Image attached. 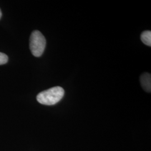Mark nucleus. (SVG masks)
<instances>
[{
  "instance_id": "obj_2",
  "label": "nucleus",
  "mask_w": 151,
  "mask_h": 151,
  "mask_svg": "<svg viewBox=\"0 0 151 151\" xmlns=\"http://www.w3.org/2000/svg\"><path fill=\"white\" fill-rule=\"evenodd\" d=\"M29 45L32 55L37 57H40L45 48V38L39 31L34 30L30 35Z\"/></svg>"
},
{
  "instance_id": "obj_4",
  "label": "nucleus",
  "mask_w": 151,
  "mask_h": 151,
  "mask_svg": "<svg viewBox=\"0 0 151 151\" xmlns=\"http://www.w3.org/2000/svg\"><path fill=\"white\" fill-rule=\"evenodd\" d=\"M142 42L148 46H151V32L150 30H146L142 33L140 35Z\"/></svg>"
},
{
  "instance_id": "obj_6",
  "label": "nucleus",
  "mask_w": 151,
  "mask_h": 151,
  "mask_svg": "<svg viewBox=\"0 0 151 151\" xmlns=\"http://www.w3.org/2000/svg\"><path fill=\"white\" fill-rule=\"evenodd\" d=\"M1 16H2V12H1V9H0V19H1Z\"/></svg>"
},
{
  "instance_id": "obj_1",
  "label": "nucleus",
  "mask_w": 151,
  "mask_h": 151,
  "mask_svg": "<svg viewBox=\"0 0 151 151\" xmlns=\"http://www.w3.org/2000/svg\"><path fill=\"white\" fill-rule=\"evenodd\" d=\"M64 95L65 90L62 87H53L40 92L37 96V100L43 105H53L58 103Z\"/></svg>"
},
{
  "instance_id": "obj_3",
  "label": "nucleus",
  "mask_w": 151,
  "mask_h": 151,
  "mask_svg": "<svg viewBox=\"0 0 151 151\" xmlns=\"http://www.w3.org/2000/svg\"><path fill=\"white\" fill-rule=\"evenodd\" d=\"M141 86L147 92H151V75L150 73H145L142 74L140 77Z\"/></svg>"
},
{
  "instance_id": "obj_5",
  "label": "nucleus",
  "mask_w": 151,
  "mask_h": 151,
  "mask_svg": "<svg viewBox=\"0 0 151 151\" xmlns=\"http://www.w3.org/2000/svg\"><path fill=\"white\" fill-rule=\"evenodd\" d=\"M8 56L3 53L0 52V65H5L8 62Z\"/></svg>"
}]
</instances>
